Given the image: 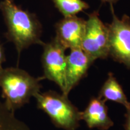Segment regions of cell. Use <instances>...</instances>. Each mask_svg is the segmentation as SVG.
<instances>
[{
  "label": "cell",
  "instance_id": "8",
  "mask_svg": "<svg viewBox=\"0 0 130 130\" xmlns=\"http://www.w3.org/2000/svg\"><path fill=\"white\" fill-rule=\"evenodd\" d=\"M86 21L77 16L64 17L56 25L55 37L66 49L81 48Z\"/></svg>",
  "mask_w": 130,
  "mask_h": 130
},
{
  "label": "cell",
  "instance_id": "4",
  "mask_svg": "<svg viewBox=\"0 0 130 130\" xmlns=\"http://www.w3.org/2000/svg\"><path fill=\"white\" fill-rule=\"evenodd\" d=\"M112 21L108 24V53L117 62L130 69V18L124 14L119 18L110 5Z\"/></svg>",
  "mask_w": 130,
  "mask_h": 130
},
{
  "label": "cell",
  "instance_id": "3",
  "mask_svg": "<svg viewBox=\"0 0 130 130\" xmlns=\"http://www.w3.org/2000/svg\"><path fill=\"white\" fill-rule=\"evenodd\" d=\"M38 108L51 119L57 127L65 130H75L79 125L81 111L73 105L68 96L53 90L35 96Z\"/></svg>",
  "mask_w": 130,
  "mask_h": 130
},
{
  "label": "cell",
  "instance_id": "14",
  "mask_svg": "<svg viewBox=\"0 0 130 130\" xmlns=\"http://www.w3.org/2000/svg\"><path fill=\"white\" fill-rule=\"evenodd\" d=\"M5 60H6V58H5L4 50H3L2 45L0 43V68L2 67V64Z\"/></svg>",
  "mask_w": 130,
  "mask_h": 130
},
{
  "label": "cell",
  "instance_id": "1",
  "mask_svg": "<svg viewBox=\"0 0 130 130\" xmlns=\"http://www.w3.org/2000/svg\"><path fill=\"white\" fill-rule=\"evenodd\" d=\"M0 10L7 27L6 37L13 43L18 54L32 45H43L42 25L36 14L21 9L13 0L1 1Z\"/></svg>",
  "mask_w": 130,
  "mask_h": 130
},
{
  "label": "cell",
  "instance_id": "9",
  "mask_svg": "<svg viewBox=\"0 0 130 130\" xmlns=\"http://www.w3.org/2000/svg\"><path fill=\"white\" fill-rule=\"evenodd\" d=\"M81 120H83L89 128L100 130H107L114 125L105 101L98 96L92 98L85 110L81 111Z\"/></svg>",
  "mask_w": 130,
  "mask_h": 130
},
{
  "label": "cell",
  "instance_id": "10",
  "mask_svg": "<svg viewBox=\"0 0 130 130\" xmlns=\"http://www.w3.org/2000/svg\"><path fill=\"white\" fill-rule=\"evenodd\" d=\"M98 97L105 102L110 101L121 104L126 109L130 106V102H128L122 87L111 72L108 74V78L100 90Z\"/></svg>",
  "mask_w": 130,
  "mask_h": 130
},
{
  "label": "cell",
  "instance_id": "13",
  "mask_svg": "<svg viewBox=\"0 0 130 130\" xmlns=\"http://www.w3.org/2000/svg\"><path fill=\"white\" fill-rule=\"evenodd\" d=\"M126 110L127 112L125 115L126 122L125 124V130H130V106Z\"/></svg>",
  "mask_w": 130,
  "mask_h": 130
},
{
  "label": "cell",
  "instance_id": "15",
  "mask_svg": "<svg viewBox=\"0 0 130 130\" xmlns=\"http://www.w3.org/2000/svg\"><path fill=\"white\" fill-rule=\"evenodd\" d=\"M118 0H101V1L102 3H109L110 5L113 4L114 3H116Z\"/></svg>",
  "mask_w": 130,
  "mask_h": 130
},
{
  "label": "cell",
  "instance_id": "6",
  "mask_svg": "<svg viewBox=\"0 0 130 130\" xmlns=\"http://www.w3.org/2000/svg\"><path fill=\"white\" fill-rule=\"evenodd\" d=\"M42 63L43 78L53 81L60 87L62 93L65 89L66 50L56 37L48 43H43Z\"/></svg>",
  "mask_w": 130,
  "mask_h": 130
},
{
  "label": "cell",
  "instance_id": "7",
  "mask_svg": "<svg viewBox=\"0 0 130 130\" xmlns=\"http://www.w3.org/2000/svg\"><path fill=\"white\" fill-rule=\"evenodd\" d=\"M93 62L81 48L71 49L69 54L66 56L65 89L63 95L68 96L71 91L87 75Z\"/></svg>",
  "mask_w": 130,
  "mask_h": 130
},
{
  "label": "cell",
  "instance_id": "5",
  "mask_svg": "<svg viewBox=\"0 0 130 130\" xmlns=\"http://www.w3.org/2000/svg\"><path fill=\"white\" fill-rule=\"evenodd\" d=\"M81 48L94 61L109 57L108 27L101 20L96 11L89 14L86 21Z\"/></svg>",
  "mask_w": 130,
  "mask_h": 130
},
{
  "label": "cell",
  "instance_id": "2",
  "mask_svg": "<svg viewBox=\"0 0 130 130\" xmlns=\"http://www.w3.org/2000/svg\"><path fill=\"white\" fill-rule=\"evenodd\" d=\"M43 77L35 78L18 68H0V87L4 104L15 111L40 92Z\"/></svg>",
  "mask_w": 130,
  "mask_h": 130
},
{
  "label": "cell",
  "instance_id": "11",
  "mask_svg": "<svg viewBox=\"0 0 130 130\" xmlns=\"http://www.w3.org/2000/svg\"><path fill=\"white\" fill-rule=\"evenodd\" d=\"M0 130H30L25 122L15 116L3 102L0 101Z\"/></svg>",
  "mask_w": 130,
  "mask_h": 130
},
{
  "label": "cell",
  "instance_id": "12",
  "mask_svg": "<svg viewBox=\"0 0 130 130\" xmlns=\"http://www.w3.org/2000/svg\"><path fill=\"white\" fill-rule=\"evenodd\" d=\"M56 7L64 17L76 16L89 8L83 0H52Z\"/></svg>",
  "mask_w": 130,
  "mask_h": 130
}]
</instances>
